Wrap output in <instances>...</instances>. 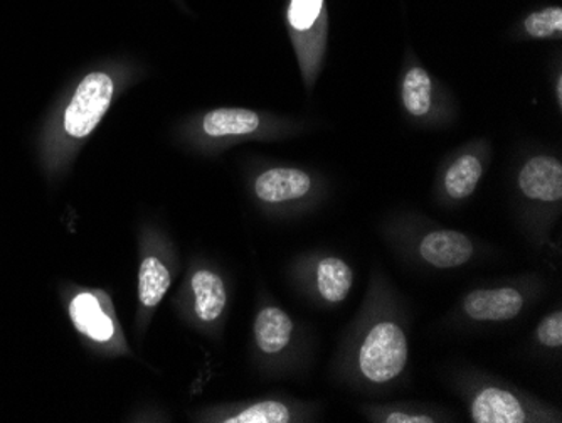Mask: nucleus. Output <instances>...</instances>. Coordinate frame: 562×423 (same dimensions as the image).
I'll list each match as a JSON object with an SVG mask.
<instances>
[{"instance_id":"7ed1b4c3","label":"nucleus","mask_w":562,"mask_h":423,"mask_svg":"<svg viewBox=\"0 0 562 423\" xmlns=\"http://www.w3.org/2000/svg\"><path fill=\"white\" fill-rule=\"evenodd\" d=\"M286 21L303 69L311 75V68L317 63L315 55L318 46L315 41L321 37L322 24L325 26V0H290Z\"/></svg>"},{"instance_id":"20e7f679","label":"nucleus","mask_w":562,"mask_h":423,"mask_svg":"<svg viewBox=\"0 0 562 423\" xmlns=\"http://www.w3.org/2000/svg\"><path fill=\"white\" fill-rule=\"evenodd\" d=\"M467 314L475 321H510L524 308V297L513 287L473 290L463 302Z\"/></svg>"},{"instance_id":"aec40b11","label":"nucleus","mask_w":562,"mask_h":423,"mask_svg":"<svg viewBox=\"0 0 562 423\" xmlns=\"http://www.w3.org/2000/svg\"><path fill=\"white\" fill-rule=\"evenodd\" d=\"M387 423H432L435 420L428 415H409V413L394 412L387 415Z\"/></svg>"},{"instance_id":"f257e3e1","label":"nucleus","mask_w":562,"mask_h":423,"mask_svg":"<svg viewBox=\"0 0 562 423\" xmlns=\"http://www.w3.org/2000/svg\"><path fill=\"white\" fill-rule=\"evenodd\" d=\"M119 80L110 69H93L87 73L72 90L68 103L61 110L59 119V135L53 138V144H80L90 137L103 116L109 113L116 93Z\"/></svg>"},{"instance_id":"0eeeda50","label":"nucleus","mask_w":562,"mask_h":423,"mask_svg":"<svg viewBox=\"0 0 562 423\" xmlns=\"http://www.w3.org/2000/svg\"><path fill=\"white\" fill-rule=\"evenodd\" d=\"M419 254L432 267L454 268L472 258L473 245L463 233L441 230L425 236L419 245Z\"/></svg>"},{"instance_id":"1a4fd4ad","label":"nucleus","mask_w":562,"mask_h":423,"mask_svg":"<svg viewBox=\"0 0 562 423\" xmlns=\"http://www.w3.org/2000/svg\"><path fill=\"white\" fill-rule=\"evenodd\" d=\"M69 318L78 333L90 339L105 343L112 339L115 333L112 319L105 314L94 293H78L69 304Z\"/></svg>"},{"instance_id":"f8f14e48","label":"nucleus","mask_w":562,"mask_h":423,"mask_svg":"<svg viewBox=\"0 0 562 423\" xmlns=\"http://www.w3.org/2000/svg\"><path fill=\"white\" fill-rule=\"evenodd\" d=\"M195 314L202 322H214L226 308V289L223 280L214 271L199 270L192 277Z\"/></svg>"},{"instance_id":"a211bd4d","label":"nucleus","mask_w":562,"mask_h":423,"mask_svg":"<svg viewBox=\"0 0 562 423\" xmlns=\"http://www.w3.org/2000/svg\"><path fill=\"white\" fill-rule=\"evenodd\" d=\"M527 34L538 40L546 37H558L562 34V9L548 8L533 12L524 22Z\"/></svg>"},{"instance_id":"dca6fc26","label":"nucleus","mask_w":562,"mask_h":423,"mask_svg":"<svg viewBox=\"0 0 562 423\" xmlns=\"http://www.w3.org/2000/svg\"><path fill=\"white\" fill-rule=\"evenodd\" d=\"M431 78L423 68L406 73L403 81V103L407 112L423 116L431 109Z\"/></svg>"},{"instance_id":"9b49d317","label":"nucleus","mask_w":562,"mask_h":423,"mask_svg":"<svg viewBox=\"0 0 562 423\" xmlns=\"http://www.w3.org/2000/svg\"><path fill=\"white\" fill-rule=\"evenodd\" d=\"M293 333V322L286 312L268 308L255 321V337L258 347L267 355H277L289 346Z\"/></svg>"},{"instance_id":"6e6552de","label":"nucleus","mask_w":562,"mask_h":423,"mask_svg":"<svg viewBox=\"0 0 562 423\" xmlns=\"http://www.w3.org/2000/svg\"><path fill=\"white\" fill-rule=\"evenodd\" d=\"M472 420L475 423H522L526 412L516 394L501 388H485L473 400Z\"/></svg>"},{"instance_id":"2eb2a0df","label":"nucleus","mask_w":562,"mask_h":423,"mask_svg":"<svg viewBox=\"0 0 562 423\" xmlns=\"http://www.w3.org/2000/svg\"><path fill=\"white\" fill-rule=\"evenodd\" d=\"M483 167L479 157L467 154L451 164L445 176V189L453 199H465L472 196L482 178Z\"/></svg>"},{"instance_id":"f3484780","label":"nucleus","mask_w":562,"mask_h":423,"mask_svg":"<svg viewBox=\"0 0 562 423\" xmlns=\"http://www.w3.org/2000/svg\"><path fill=\"white\" fill-rule=\"evenodd\" d=\"M226 423H286L290 412L283 403L261 402L243 410L238 415L224 420Z\"/></svg>"},{"instance_id":"6ab92c4d","label":"nucleus","mask_w":562,"mask_h":423,"mask_svg":"<svg viewBox=\"0 0 562 423\" xmlns=\"http://www.w3.org/2000/svg\"><path fill=\"white\" fill-rule=\"evenodd\" d=\"M538 339L539 343L544 344L548 347L562 346V314L555 312V314L549 315L544 321L539 324L538 327Z\"/></svg>"},{"instance_id":"39448f33","label":"nucleus","mask_w":562,"mask_h":423,"mask_svg":"<svg viewBox=\"0 0 562 423\" xmlns=\"http://www.w3.org/2000/svg\"><path fill=\"white\" fill-rule=\"evenodd\" d=\"M519 186L529 199L555 203L562 198V164L554 157H533L520 170Z\"/></svg>"},{"instance_id":"f03ea898","label":"nucleus","mask_w":562,"mask_h":423,"mask_svg":"<svg viewBox=\"0 0 562 423\" xmlns=\"http://www.w3.org/2000/svg\"><path fill=\"white\" fill-rule=\"evenodd\" d=\"M407 363V339L393 322H381L369 331L359 353L362 375L374 383H386L403 372Z\"/></svg>"},{"instance_id":"ddd939ff","label":"nucleus","mask_w":562,"mask_h":423,"mask_svg":"<svg viewBox=\"0 0 562 423\" xmlns=\"http://www.w3.org/2000/svg\"><path fill=\"white\" fill-rule=\"evenodd\" d=\"M352 270L346 261L340 258H324L317 268L318 292L325 301L342 302L349 296L352 287Z\"/></svg>"},{"instance_id":"4468645a","label":"nucleus","mask_w":562,"mask_h":423,"mask_svg":"<svg viewBox=\"0 0 562 423\" xmlns=\"http://www.w3.org/2000/svg\"><path fill=\"white\" fill-rule=\"evenodd\" d=\"M170 287V274L166 265L156 257L142 261L138 274V297L145 308H156L162 302Z\"/></svg>"},{"instance_id":"9d476101","label":"nucleus","mask_w":562,"mask_h":423,"mask_svg":"<svg viewBox=\"0 0 562 423\" xmlns=\"http://www.w3.org/2000/svg\"><path fill=\"white\" fill-rule=\"evenodd\" d=\"M261 127V116L248 109H216L202 116L201 129L206 137H245Z\"/></svg>"},{"instance_id":"423d86ee","label":"nucleus","mask_w":562,"mask_h":423,"mask_svg":"<svg viewBox=\"0 0 562 423\" xmlns=\"http://www.w3.org/2000/svg\"><path fill=\"white\" fill-rule=\"evenodd\" d=\"M312 189L308 174L293 167H273L255 181V192L265 203H285L303 198Z\"/></svg>"}]
</instances>
